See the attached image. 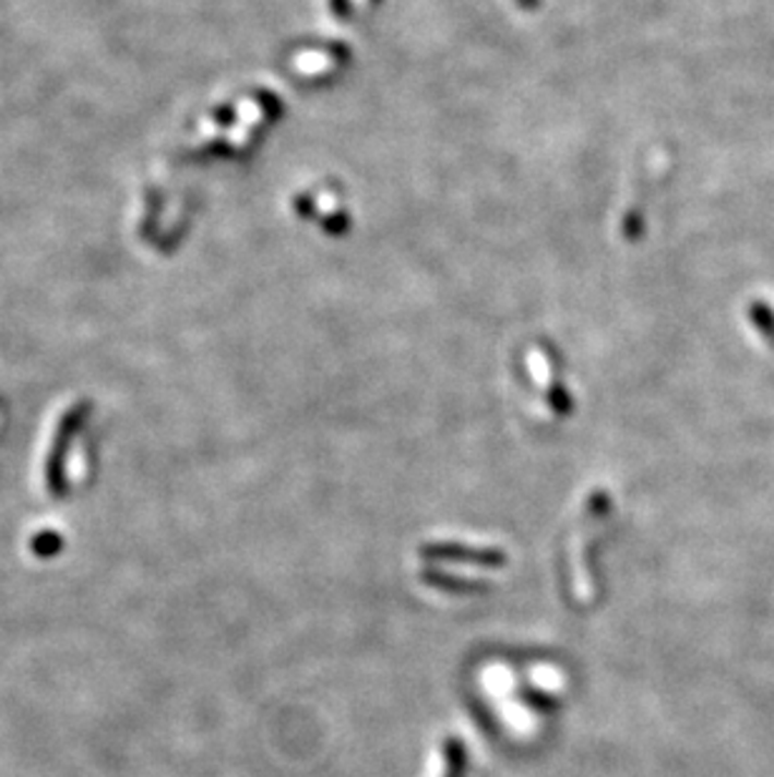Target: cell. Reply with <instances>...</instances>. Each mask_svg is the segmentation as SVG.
Masks as SVG:
<instances>
[{"label": "cell", "instance_id": "obj_1", "mask_svg": "<svg viewBox=\"0 0 774 777\" xmlns=\"http://www.w3.org/2000/svg\"><path fill=\"white\" fill-rule=\"evenodd\" d=\"M749 320H752L757 333H760L764 340L774 347V310L770 308V304H764V302L749 304Z\"/></svg>", "mask_w": 774, "mask_h": 777}]
</instances>
